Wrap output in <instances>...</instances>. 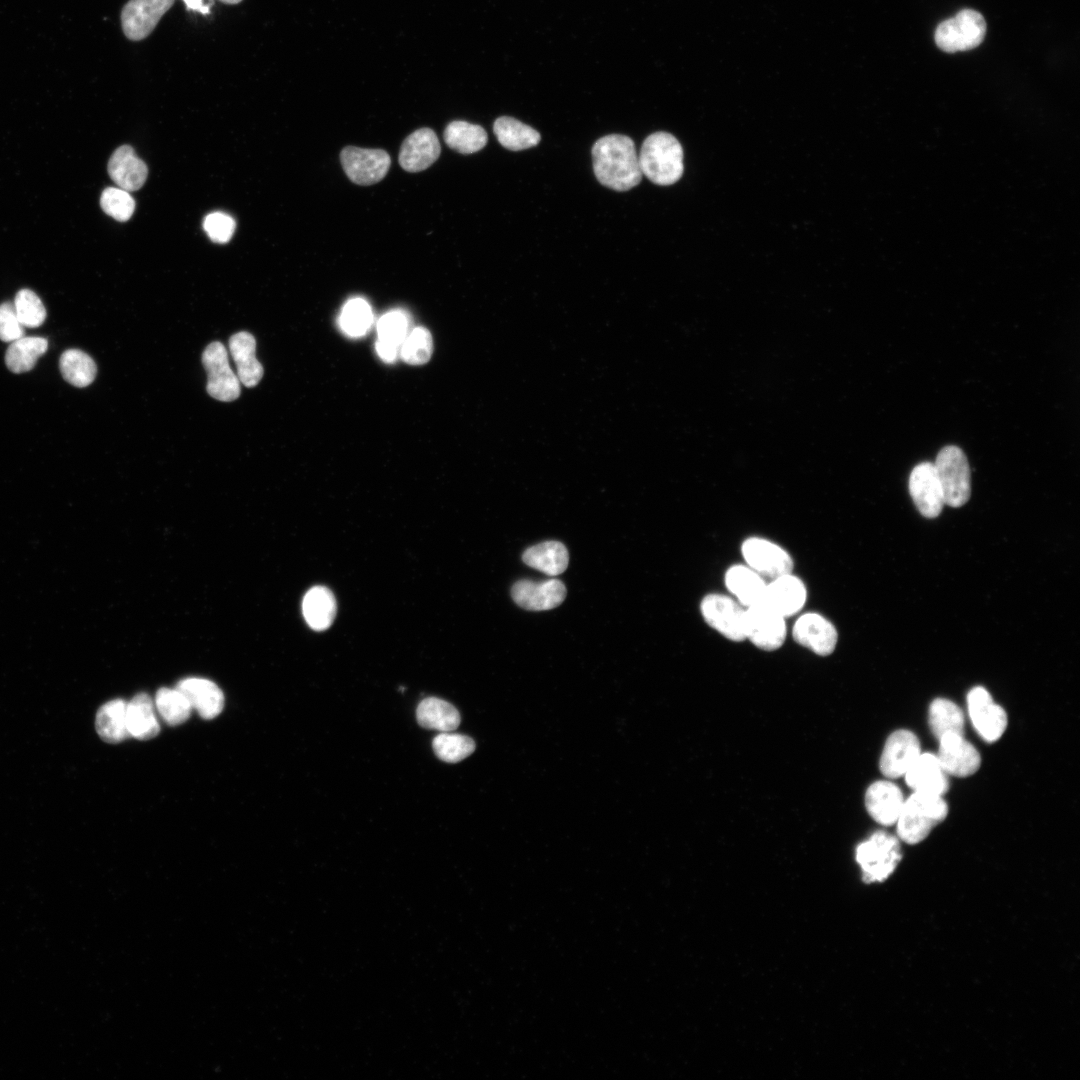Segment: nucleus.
I'll return each instance as SVG.
<instances>
[{
	"instance_id": "1",
	"label": "nucleus",
	"mask_w": 1080,
	"mask_h": 1080,
	"mask_svg": "<svg viewBox=\"0 0 1080 1080\" xmlns=\"http://www.w3.org/2000/svg\"><path fill=\"white\" fill-rule=\"evenodd\" d=\"M593 170L604 186L627 191L639 184L642 172L634 142L620 134L606 135L592 147Z\"/></svg>"
},
{
	"instance_id": "2",
	"label": "nucleus",
	"mask_w": 1080,
	"mask_h": 1080,
	"mask_svg": "<svg viewBox=\"0 0 1080 1080\" xmlns=\"http://www.w3.org/2000/svg\"><path fill=\"white\" fill-rule=\"evenodd\" d=\"M642 174L657 185H671L683 173V150L670 133L656 132L643 142L638 155Z\"/></svg>"
},
{
	"instance_id": "3",
	"label": "nucleus",
	"mask_w": 1080,
	"mask_h": 1080,
	"mask_svg": "<svg viewBox=\"0 0 1080 1080\" xmlns=\"http://www.w3.org/2000/svg\"><path fill=\"white\" fill-rule=\"evenodd\" d=\"M948 807L942 796L914 792L904 801L897 819V834L907 844L924 840L943 821Z\"/></svg>"
},
{
	"instance_id": "4",
	"label": "nucleus",
	"mask_w": 1080,
	"mask_h": 1080,
	"mask_svg": "<svg viewBox=\"0 0 1080 1080\" xmlns=\"http://www.w3.org/2000/svg\"><path fill=\"white\" fill-rule=\"evenodd\" d=\"M902 857L898 839L877 831L856 848V862L866 883L882 882L896 869Z\"/></svg>"
},
{
	"instance_id": "5",
	"label": "nucleus",
	"mask_w": 1080,
	"mask_h": 1080,
	"mask_svg": "<svg viewBox=\"0 0 1080 1080\" xmlns=\"http://www.w3.org/2000/svg\"><path fill=\"white\" fill-rule=\"evenodd\" d=\"M934 467L944 503L955 508L963 506L971 495L970 468L963 450L955 445L943 447L936 456Z\"/></svg>"
},
{
	"instance_id": "6",
	"label": "nucleus",
	"mask_w": 1080,
	"mask_h": 1080,
	"mask_svg": "<svg viewBox=\"0 0 1080 1080\" xmlns=\"http://www.w3.org/2000/svg\"><path fill=\"white\" fill-rule=\"evenodd\" d=\"M986 22L972 9H964L954 17L943 21L935 31L937 46L948 53L966 51L979 46L984 40Z\"/></svg>"
},
{
	"instance_id": "7",
	"label": "nucleus",
	"mask_w": 1080,
	"mask_h": 1080,
	"mask_svg": "<svg viewBox=\"0 0 1080 1080\" xmlns=\"http://www.w3.org/2000/svg\"><path fill=\"white\" fill-rule=\"evenodd\" d=\"M202 363L207 372L206 389L211 397L224 402L239 397L240 381L229 365L228 352L222 343H210L202 354Z\"/></svg>"
},
{
	"instance_id": "8",
	"label": "nucleus",
	"mask_w": 1080,
	"mask_h": 1080,
	"mask_svg": "<svg viewBox=\"0 0 1080 1080\" xmlns=\"http://www.w3.org/2000/svg\"><path fill=\"white\" fill-rule=\"evenodd\" d=\"M705 622L729 640L746 639V610L732 598L722 594H708L700 604Z\"/></svg>"
},
{
	"instance_id": "9",
	"label": "nucleus",
	"mask_w": 1080,
	"mask_h": 1080,
	"mask_svg": "<svg viewBox=\"0 0 1080 1080\" xmlns=\"http://www.w3.org/2000/svg\"><path fill=\"white\" fill-rule=\"evenodd\" d=\"M340 161L348 178L358 185H372L387 174L391 158L382 149H364L346 146L340 153Z\"/></svg>"
},
{
	"instance_id": "10",
	"label": "nucleus",
	"mask_w": 1080,
	"mask_h": 1080,
	"mask_svg": "<svg viewBox=\"0 0 1080 1080\" xmlns=\"http://www.w3.org/2000/svg\"><path fill=\"white\" fill-rule=\"evenodd\" d=\"M745 633L756 647L776 650L786 638L784 617L764 603L750 606L746 609Z\"/></svg>"
},
{
	"instance_id": "11",
	"label": "nucleus",
	"mask_w": 1080,
	"mask_h": 1080,
	"mask_svg": "<svg viewBox=\"0 0 1080 1080\" xmlns=\"http://www.w3.org/2000/svg\"><path fill=\"white\" fill-rule=\"evenodd\" d=\"M175 0H128L120 14L124 35L131 41L147 38Z\"/></svg>"
},
{
	"instance_id": "12",
	"label": "nucleus",
	"mask_w": 1080,
	"mask_h": 1080,
	"mask_svg": "<svg viewBox=\"0 0 1080 1080\" xmlns=\"http://www.w3.org/2000/svg\"><path fill=\"white\" fill-rule=\"evenodd\" d=\"M967 704L971 722L978 734L987 742L997 741L1007 727L1005 710L980 686L970 690Z\"/></svg>"
},
{
	"instance_id": "13",
	"label": "nucleus",
	"mask_w": 1080,
	"mask_h": 1080,
	"mask_svg": "<svg viewBox=\"0 0 1080 1080\" xmlns=\"http://www.w3.org/2000/svg\"><path fill=\"white\" fill-rule=\"evenodd\" d=\"M742 554L751 569L772 580L790 574L793 569L791 556L766 539L752 537L745 540Z\"/></svg>"
},
{
	"instance_id": "14",
	"label": "nucleus",
	"mask_w": 1080,
	"mask_h": 1080,
	"mask_svg": "<svg viewBox=\"0 0 1080 1080\" xmlns=\"http://www.w3.org/2000/svg\"><path fill=\"white\" fill-rule=\"evenodd\" d=\"M909 492L916 508L924 517L935 518L942 511L945 503L933 463L922 462L912 469Z\"/></svg>"
},
{
	"instance_id": "15",
	"label": "nucleus",
	"mask_w": 1080,
	"mask_h": 1080,
	"mask_svg": "<svg viewBox=\"0 0 1080 1080\" xmlns=\"http://www.w3.org/2000/svg\"><path fill=\"white\" fill-rule=\"evenodd\" d=\"M920 754L917 736L909 730H897L886 740L880 758V770L888 778L903 776Z\"/></svg>"
},
{
	"instance_id": "16",
	"label": "nucleus",
	"mask_w": 1080,
	"mask_h": 1080,
	"mask_svg": "<svg viewBox=\"0 0 1080 1080\" xmlns=\"http://www.w3.org/2000/svg\"><path fill=\"white\" fill-rule=\"evenodd\" d=\"M938 761L947 775L967 777L980 767L977 749L959 734H946L940 739Z\"/></svg>"
},
{
	"instance_id": "17",
	"label": "nucleus",
	"mask_w": 1080,
	"mask_h": 1080,
	"mask_svg": "<svg viewBox=\"0 0 1080 1080\" xmlns=\"http://www.w3.org/2000/svg\"><path fill=\"white\" fill-rule=\"evenodd\" d=\"M511 594L520 607L530 611H543L560 605L565 599L566 588L558 579H523L514 584Z\"/></svg>"
},
{
	"instance_id": "18",
	"label": "nucleus",
	"mask_w": 1080,
	"mask_h": 1080,
	"mask_svg": "<svg viewBox=\"0 0 1080 1080\" xmlns=\"http://www.w3.org/2000/svg\"><path fill=\"white\" fill-rule=\"evenodd\" d=\"M794 640L817 655H830L837 644L838 634L834 625L817 613L800 616L793 627Z\"/></svg>"
},
{
	"instance_id": "19",
	"label": "nucleus",
	"mask_w": 1080,
	"mask_h": 1080,
	"mask_svg": "<svg viewBox=\"0 0 1080 1080\" xmlns=\"http://www.w3.org/2000/svg\"><path fill=\"white\" fill-rule=\"evenodd\" d=\"M440 143L430 128H420L403 141L399 152V164L408 172H420L431 166L440 156Z\"/></svg>"
},
{
	"instance_id": "20",
	"label": "nucleus",
	"mask_w": 1080,
	"mask_h": 1080,
	"mask_svg": "<svg viewBox=\"0 0 1080 1080\" xmlns=\"http://www.w3.org/2000/svg\"><path fill=\"white\" fill-rule=\"evenodd\" d=\"M806 596L804 583L790 573L773 579L766 585L763 603L785 618L802 609Z\"/></svg>"
},
{
	"instance_id": "21",
	"label": "nucleus",
	"mask_w": 1080,
	"mask_h": 1080,
	"mask_svg": "<svg viewBox=\"0 0 1080 1080\" xmlns=\"http://www.w3.org/2000/svg\"><path fill=\"white\" fill-rule=\"evenodd\" d=\"M904 801L900 788L885 780L872 783L865 794V805L869 815L885 826L897 822Z\"/></svg>"
},
{
	"instance_id": "22",
	"label": "nucleus",
	"mask_w": 1080,
	"mask_h": 1080,
	"mask_svg": "<svg viewBox=\"0 0 1080 1080\" xmlns=\"http://www.w3.org/2000/svg\"><path fill=\"white\" fill-rule=\"evenodd\" d=\"M176 688L203 719H213L223 710V692L211 680L189 677L179 681Z\"/></svg>"
},
{
	"instance_id": "23",
	"label": "nucleus",
	"mask_w": 1080,
	"mask_h": 1080,
	"mask_svg": "<svg viewBox=\"0 0 1080 1080\" xmlns=\"http://www.w3.org/2000/svg\"><path fill=\"white\" fill-rule=\"evenodd\" d=\"M904 776L914 792L942 796L948 790L947 774L931 753L920 754Z\"/></svg>"
},
{
	"instance_id": "24",
	"label": "nucleus",
	"mask_w": 1080,
	"mask_h": 1080,
	"mask_svg": "<svg viewBox=\"0 0 1080 1080\" xmlns=\"http://www.w3.org/2000/svg\"><path fill=\"white\" fill-rule=\"evenodd\" d=\"M108 173L114 183L128 192L140 189L146 181V164L129 145L117 148L108 162Z\"/></svg>"
},
{
	"instance_id": "25",
	"label": "nucleus",
	"mask_w": 1080,
	"mask_h": 1080,
	"mask_svg": "<svg viewBox=\"0 0 1080 1080\" xmlns=\"http://www.w3.org/2000/svg\"><path fill=\"white\" fill-rule=\"evenodd\" d=\"M229 351L236 365V374L246 387L256 386L263 376V367L255 356L256 341L246 331L238 332L229 339Z\"/></svg>"
},
{
	"instance_id": "26",
	"label": "nucleus",
	"mask_w": 1080,
	"mask_h": 1080,
	"mask_svg": "<svg viewBox=\"0 0 1080 1080\" xmlns=\"http://www.w3.org/2000/svg\"><path fill=\"white\" fill-rule=\"evenodd\" d=\"M725 583L727 588L747 607L764 602L767 584L750 567L744 565L730 567L725 575Z\"/></svg>"
},
{
	"instance_id": "27",
	"label": "nucleus",
	"mask_w": 1080,
	"mask_h": 1080,
	"mask_svg": "<svg viewBox=\"0 0 1080 1080\" xmlns=\"http://www.w3.org/2000/svg\"><path fill=\"white\" fill-rule=\"evenodd\" d=\"M337 611L333 593L325 586L309 589L302 602V612L307 624L316 631L326 630L334 621Z\"/></svg>"
},
{
	"instance_id": "28",
	"label": "nucleus",
	"mask_w": 1080,
	"mask_h": 1080,
	"mask_svg": "<svg viewBox=\"0 0 1080 1080\" xmlns=\"http://www.w3.org/2000/svg\"><path fill=\"white\" fill-rule=\"evenodd\" d=\"M127 703L123 699H114L98 709L95 727L103 741L116 744L130 737L127 726Z\"/></svg>"
},
{
	"instance_id": "29",
	"label": "nucleus",
	"mask_w": 1080,
	"mask_h": 1080,
	"mask_svg": "<svg viewBox=\"0 0 1080 1080\" xmlns=\"http://www.w3.org/2000/svg\"><path fill=\"white\" fill-rule=\"evenodd\" d=\"M127 726L129 735L139 740L151 739L159 733L154 704L148 694L138 693L127 703Z\"/></svg>"
},
{
	"instance_id": "30",
	"label": "nucleus",
	"mask_w": 1080,
	"mask_h": 1080,
	"mask_svg": "<svg viewBox=\"0 0 1080 1080\" xmlns=\"http://www.w3.org/2000/svg\"><path fill=\"white\" fill-rule=\"evenodd\" d=\"M525 564L549 576L563 573L569 562L566 547L558 541H546L528 548L522 556Z\"/></svg>"
},
{
	"instance_id": "31",
	"label": "nucleus",
	"mask_w": 1080,
	"mask_h": 1080,
	"mask_svg": "<svg viewBox=\"0 0 1080 1080\" xmlns=\"http://www.w3.org/2000/svg\"><path fill=\"white\" fill-rule=\"evenodd\" d=\"M416 718L420 726L441 732L455 730L460 724V714L450 703L436 698L423 699L416 709Z\"/></svg>"
},
{
	"instance_id": "32",
	"label": "nucleus",
	"mask_w": 1080,
	"mask_h": 1080,
	"mask_svg": "<svg viewBox=\"0 0 1080 1080\" xmlns=\"http://www.w3.org/2000/svg\"><path fill=\"white\" fill-rule=\"evenodd\" d=\"M493 131L499 143L504 148L512 151L534 147L541 140L538 131L508 116L497 118L493 125Z\"/></svg>"
},
{
	"instance_id": "33",
	"label": "nucleus",
	"mask_w": 1080,
	"mask_h": 1080,
	"mask_svg": "<svg viewBox=\"0 0 1080 1080\" xmlns=\"http://www.w3.org/2000/svg\"><path fill=\"white\" fill-rule=\"evenodd\" d=\"M47 348L48 342L45 338L23 336L9 345L5 355L6 366L14 373L27 372L35 366Z\"/></svg>"
},
{
	"instance_id": "34",
	"label": "nucleus",
	"mask_w": 1080,
	"mask_h": 1080,
	"mask_svg": "<svg viewBox=\"0 0 1080 1080\" xmlns=\"http://www.w3.org/2000/svg\"><path fill=\"white\" fill-rule=\"evenodd\" d=\"M443 138L448 147L462 154L478 152L487 143V133L483 127L460 120L447 125Z\"/></svg>"
},
{
	"instance_id": "35",
	"label": "nucleus",
	"mask_w": 1080,
	"mask_h": 1080,
	"mask_svg": "<svg viewBox=\"0 0 1080 1080\" xmlns=\"http://www.w3.org/2000/svg\"><path fill=\"white\" fill-rule=\"evenodd\" d=\"M929 724L933 734L940 739L946 734L964 733V715L962 710L952 701L943 698L935 699L929 708Z\"/></svg>"
},
{
	"instance_id": "36",
	"label": "nucleus",
	"mask_w": 1080,
	"mask_h": 1080,
	"mask_svg": "<svg viewBox=\"0 0 1080 1080\" xmlns=\"http://www.w3.org/2000/svg\"><path fill=\"white\" fill-rule=\"evenodd\" d=\"M59 367L63 378L80 388L91 384L97 372L94 360L78 349L64 351L59 360Z\"/></svg>"
},
{
	"instance_id": "37",
	"label": "nucleus",
	"mask_w": 1080,
	"mask_h": 1080,
	"mask_svg": "<svg viewBox=\"0 0 1080 1080\" xmlns=\"http://www.w3.org/2000/svg\"><path fill=\"white\" fill-rule=\"evenodd\" d=\"M155 705L163 720L171 726L184 723L192 710L187 698L177 688H160L155 696Z\"/></svg>"
},
{
	"instance_id": "38",
	"label": "nucleus",
	"mask_w": 1080,
	"mask_h": 1080,
	"mask_svg": "<svg viewBox=\"0 0 1080 1080\" xmlns=\"http://www.w3.org/2000/svg\"><path fill=\"white\" fill-rule=\"evenodd\" d=\"M340 326L350 337L365 335L372 326L373 313L369 303L362 298H353L343 307Z\"/></svg>"
},
{
	"instance_id": "39",
	"label": "nucleus",
	"mask_w": 1080,
	"mask_h": 1080,
	"mask_svg": "<svg viewBox=\"0 0 1080 1080\" xmlns=\"http://www.w3.org/2000/svg\"><path fill=\"white\" fill-rule=\"evenodd\" d=\"M432 747L439 759L456 763L473 753L475 742L466 735L442 732L433 739Z\"/></svg>"
},
{
	"instance_id": "40",
	"label": "nucleus",
	"mask_w": 1080,
	"mask_h": 1080,
	"mask_svg": "<svg viewBox=\"0 0 1080 1080\" xmlns=\"http://www.w3.org/2000/svg\"><path fill=\"white\" fill-rule=\"evenodd\" d=\"M433 352V339L430 331L424 327H415L404 340L400 357L410 365H423L429 361Z\"/></svg>"
},
{
	"instance_id": "41",
	"label": "nucleus",
	"mask_w": 1080,
	"mask_h": 1080,
	"mask_svg": "<svg viewBox=\"0 0 1080 1080\" xmlns=\"http://www.w3.org/2000/svg\"><path fill=\"white\" fill-rule=\"evenodd\" d=\"M412 329L409 314L401 309L387 312L377 323L378 339L400 348Z\"/></svg>"
},
{
	"instance_id": "42",
	"label": "nucleus",
	"mask_w": 1080,
	"mask_h": 1080,
	"mask_svg": "<svg viewBox=\"0 0 1080 1080\" xmlns=\"http://www.w3.org/2000/svg\"><path fill=\"white\" fill-rule=\"evenodd\" d=\"M17 317L25 328H36L46 319V309L35 292L21 289L14 299Z\"/></svg>"
},
{
	"instance_id": "43",
	"label": "nucleus",
	"mask_w": 1080,
	"mask_h": 1080,
	"mask_svg": "<svg viewBox=\"0 0 1080 1080\" xmlns=\"http://www.w3.org/2000/svg\"><path fill=\"white\" fill-rule=\"evenodd\" d=\"M100 205L106 214L120 222L130 219L135 209L132 196L119 187L106 188L101 194Z\"/></svg>"
},
{
	"instance_id": "44",
	"label": "nucleus",
	"mask_w": 1080,
	"mask_h": 1080,
	"mask_svg": "<svg viewBox=\"0 0 1080 1080\" xmlns=\"http://www.w3.org/2000/svg\"><path fill=\"white\" fill-rule=\"evenodd\" d=\"M203 228L213 242L226 243L233 236L235 221L228 214L213 212L205 217Z\"/></svg>"
},
{
	"instance_id": "45",
	"label": "nucleus",
	"mask_w": 1080,
	"mask_h": 1080,
	"mask_svg": "<svg viewBox=\"0 0 1080 1080\" xmlns=\"http://www.w3.org/2000/svg\"><path fill=\"white\" fill-rule=\"evenodd\" d=\"M24 328L17 317L14 304H0V339L11 343L24 336Z\"/></svg>"
},
{
	"instance_id": "46",
	"label": "nucleus",
	"mask_w": 1080,
	"mask_h": 1080,
	"mask_svg": "<svg viewBox=\"0 0 1080 1080\" xmlns=\"http://www.w3.org/2000/svg\"><path fill=\"white\" fill-rule=\"evenodd\" d=\"M400 350L401 348L394 344L379 339L376 341L377 354L385 362L392 363L396 361L400 357Z\"/></svg>"
},
{
	"instance_id": "47",
	"label": "nucleus",
	"mask_w": 1080,
	"mask_h": 1080,
	"mask_svg": "<svg viewBox=\"0 0 1080 1080\" xmlns=\"http://www.w3.org/2000/svg\"><path fill=\"white\" fill-rule=\"evenodd\" d=\"M190 10H195L203 14L210 12V6L204 5L203 0H183Z\"/></svg>"
},
{
	"instance_id": "48",
	"label": "nucleus",
	"mask_w": 1080,
	"mask_h": 1080,
	"mask_svg": "<svg viewBox=\"0 0 1080 1080\" xmlns=\"http://www.w3.org/2000/svg\"><path fill=\"white\" fill-rule=\"evenodd\" d=\"M218 1H220V2H222L224 4L234 5V4H238V3L242 2L243 0H218Z\"/></svg>"
}]
</instances>
